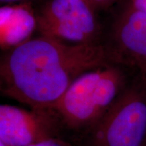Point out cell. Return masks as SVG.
Listing matches in <instances>:
<instances>
[{"label":"cell","mask_w":146,"mask_h":146,"mask_svg":"<svg viewBox=\"0 0 146 146\" xmlns=\"http://www.w3.org/2000/svg\"><path fill=\"white\" fill-rule=\"evenodd\" d=\"M0 146H8L7 145H5L4 143H3V142H0Z\"/></svg>","instance_id":"12"},{"label":"cell","mask_w":146,"mask_h":146,"mask_svg":"<svg viewBox=\"0 0 146 146\" xmlns=\"http://www.w3.org/2000/svg\"><path fill=\"white\" fill-rule=\"evenodd\" d=\"M125 76L106 65L84 73L69 86L52 109L68 127L94 126L122 94Z\"/></svg>","instance_id":"2"},{"label":"cell","mask_w":146,"mask_h":146,"mask_svg":"<svg viewBox=\"0 0 146 146\" xmlns=\"http://www.w3.org/2000/svg\"><path fill=\"white\" fill-rule=\"evenodd\" d=\"M114 36L120 50L146 71V13L128 3L115 22Z\"/></svg>","instance_id":"6"},{"label":"cell","mask_w":146,"mask_h":146,"mask_svg":"<svg viewBox=\"0 0 146 146\" xmlns=\"http://www.w3.org/2000/svg\"><path fill=\"white\" fill-rule=\"evenodd\" d=\"M29 146H68L67 145H65L64 143H63L62 141H58L56 138H53V139H50L47 141H42L40 143L37 144H34L32 145Z\"/></svg>","instance_id":"9"},{"label":"cell","mask_w":146,"mask_h":146,"mask_svg":"<svg viewBox=\"0 0 146 146\" xmlns=\"http://www.w3.org/2000/svg\"><path fill=\"white\" fill-rule=\"evenodd\" d=\"M59 120L50 110H27L1 105L0 142L8 146H29L55 138Z\"/></svg>","instance_id":"5"},{"label":"cell","mask_w":146,"mask_h":146,"mask_svg":"<svg viewBox=\"0 0 146 146\" xmlns=\"http://www.w3.org/2000/svg\"><path fill=\"white\" fill-rule=\"evenodd\" d=\"M29 0H0L1 3L5 4H13V3H26Z\"/></svg>","instance_id":"11"},{"label":"cell","mask_w":146,"mask_h":146,"mask_svg":"<svg viewBox=\"0 0 146 146\" xmlns=\"http://www.w3.org/2000/svg\"><path fill=\"white\" fill-rule=\"evenodd\" d=\"M86 1L98 11L100 10L108 9L120 0H86Z\"/></svg>","instance_id":"8"},{"label":"cell","mask_w":146,"mask_h":146,"mask_svg":"<svg viewBox=\"0 0 146 146\" xmlns=\"http://www.w3.org/2000/svg\"><path fill=\"white\" fill-rule=\"evenodd\" d=\"M108 59L100 45L68 44L41 35L7 53L0 68L2 90L32 109L52 110L76 79L108 65Z\"/></svg>","instance_id":"1"},{"label":"cell","mask_w":146,"mask_h":146,"mask_svg":"<svg viewBox=\"0 0 146 146\" xmlns=\"http://www.w3.org/2000/svg\"><path fill=\"white\" fill-rule=\"evenodd\" d=\"M129 3L134 8L146 13V0H130Z\"/></svg>","instance_id":"10"},{"label":"cell","mask_w":146,"mask_h":146,"mask_svg":"<svg viewBox=\"0 0 146 146\" xmlns=\"http://www.w3.org/2000/svg\"><path fill=\"white\" fill-rule=\"evenodd\" d=\"M94 146H143L146 141V78L124 89L95 124Z\"/></svg>","instance_id":"3"},{"label":"cell","mask_w":146,"mask_h":146,"mask_svg":"<svg viewBox=\"0 0 146 146\" xmlns=\"http://www.w3.org/2000/svg\"><path fill=\"white\" fill-rule=\"evenodd\" d=\"M37 29L36 13L27 3L5 4L0 9L1 45L14 48L30 39Z\"/></svg>","instance_id":"7"},{"label":"cell","mask_w":146,"mask_h":146,"mask_svg":"<svg viewBox=\"0 0 146 146\" xmlns=\"http://www.w3.org/2000/svg\"><path fill=\"white\" fill-rule=\"evenodd\" d=\"M36 18L41 35L68 44H95L99 34L97 11L86 0H50Z\"/></svg>","instance_id":"4"}]
</instances>
